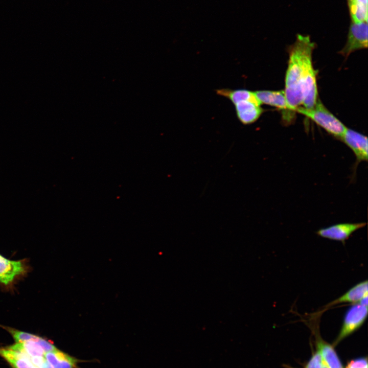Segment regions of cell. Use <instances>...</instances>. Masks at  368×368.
I'll return each mask as SVG.
<instances>
[{"instance_id":"5b68a950","label":"cell","mask_w":368,"mask_h":368,"mask_svg":"<svg viewBox=\"0 0 368 368\" xmlns=\"http://www.w3.org/2000/svg\"><path fill=\"white\" fill-rule=\"evenodd\" d=\"M367 22L351 21L347 42L340 53L344 57L358 50L367 48Z\"/></svg>"},{"instance_id":"ac0fdd59","label":"cell","mask_w":368,"mask_h":368,"mask_svg":"<svg viewBox=\"0 0 368 368\" xmlns=\"http://www.w3.org/2000/svg\"><path fill=\"white\" fill-rule=\"evenodd\" d=\"M346 368H367V358L361 357L352 360L349 362Z\"/></svg>"},{"instance_id":"3957f363","label":"cell","mask_w":368,"mask_h":368,"mask_svg":"<svg viewBox=\"0 0 368 368\" xmlns=\"http://www.w3.org/2000/svg\"><path fill=\"white\" fill-rule=\"evenodd\" d=\"M367 315V306L354 304L346 311L340 332L333 345L335 346L357 330L363 324Z\"/></svg>"},{"instance_id":"5bb4252c","label":"cell","mask_w":368,"mask_h":368,"mask_svg":"<svg viewBox=\"0 0 368 368\" xmlns=\"http://www.w3.org/2000/svg\"><path fill=\"white\" fill-rule=\"evenodd\" d=\"M0 356L7 360L12 368H39L26 359L21 353L8 348H0Z\"/></svg>"},{"instance_id":"9a60e30c","label":"cell","mask_w":368,"mask_h":368,"mask_svg":"<svg viewBox=\"0 0 368 368\" xmlns=\"http://www.w3.org/2000/svg\"><path fill=\"white\" fill-rule=\"evenodd\" d=\"M217 95L228 99L234 104L242 100H258L254 92L246 89L222 88L216 90Z\"/></svg>"},{"instance_id":"9c48e42d","label":"cell","mask_w":368,"mask_h":368,"mask_svg":"<svg viewBox=\"0 0 368 368\" xmlns=\"http://www.w3.org/2000/svg\"><path fill=\"white\" fill-rule=\"evenodd\" d=\"M234 105L238 119L244 125L254 123L263 112L258 100H242Z\"/></svg>"},{"instance_id":"7a4b0ae2","label":"cell","mask_w":368,"mask_h":368,"mask_svg":"<svg viewBox=\"0 0 368 368\" xmlns=\"http://www.w3.org/2000/svg\"><path fill=\"white\" fill-rule=\"evenodd\" d=\"M295 111L310 119L328 133L339 140L347 128L327 109L318 99L313 108L306 109L300 106Z\"/></svg>"},{"instance_id":"6da1fadb","label":"cell","mask_w":368,"mask_h":368,"mask_svg":"<svg viewBox=\"0 0 368 368\" xmlns=\"http://www.w3.org/2000/svg\"><path fill=\"white\" fill-rule=\"evenodd\" d=\"M315 46L308 35L297 34L289 49V60L285 77V95L289 110L296 112L302 105L303 85L308 61Z\"/></svg>"},{"instance_id":"8fae6325","label":"cell","mask_w":368,"mask_h":368,"mask_svg":"<svg viewBox=\"0 0 368 368\" xmlns=\"http://www.w3.org/2000/svg\"><path fill=\"white\" fill-rule=\"evenodd\" d=\"M316 346L317 351L320 354L323 362L329 368H343L342 363L332 345L323 340L318 336L316 340Z\"/></svg>"},{"instance_id":"d6986e66","label":"cell","mask_w":368,"mask_h":368,"mask_svg":"<svg viewBox=\"0 0 368 368\" xmlns=\"http://www.w3.org/2000/svg\"><path fill=\"white\" fill-rule=\"evenodd\" d=\"M348 6L357 4H363L367 6V0H347Z\"/></svg>"},{"instance_id":"52a82bcc","label":"cell","mask_w":368,"mask_h":368,"mask_svg":"<svg viewBox=\"0 0 368 368\" xmlns=\"http://www.w3.org/2000/svg\"><path fill=\"white\" fill-rule=\"evenodd\" d=\"M366 225L365 222L338 223L318 229L316 234L324 238L344 242L354 232Z\"/></svg>"},{"instance_id":"2e32d148","label":"cell","mask_w":368,"mask_h":368,"mask_svg":"<svg viewBox=\"0 0 368 368\" xmlns=\"http://www.w3.org/2000/svg\"><path fill=\"white\" fill-rule=\"evenodd\" d=\"M0 327L7 331L12 336L16 342L28 340H37L39 336L30 333L21 331L10 327L0 325Z\"/></svg>"},{"instance_id":"277c9868","label":"cell","mask_w":368,"mask_h":368,"mask_svg":"<svg viewBox=\"0 0 368 368\" xmlns=\"http://www.w3.org/2000/svg\"><path fill=\"white\" fill-rule=\"evenodd\" d=\"M26 259L12 260L0 254V284L11 287L16 282L29 272Z\"/></svg>"},{"instance_id":"7c38bea8","label":"cell","mask_w":368,"mask_h":368,"mask_svg":"<svg viewBox=\"0 0 368 368\" xmlns=\"http://www.w3.org/2000/svg\"><path fill=\"white\" fill-rule=\"evenodd\" d=\"M44 357L53 368H77L79 361L58 349L45 353Z\"/></svg>"},{"instance_id":"4fadbf2b","label":"cell","mask_w":368,"mask_h":368,"mask_svg":"<svg viewBox=\"0 0 368 368\" xmlns=\"http://www.w3.org/2000/svg\"><path fill=\"white\" fill-rule=\"evenodd\" d=\"M39 339L37 340H31L16 342L15 344L7 348L32 357H44L45 352L38 342Z\"/></svg>"},{"instance_id":"ffe728a7","label":"cell","mask_w":368,"mask_h":368,"mask_svg":"<svg viewBox=\"0 0 368 368\" xmlns=\"http://www.w3.org/2000/svg\"><path fill=\"white\" fill-rule=\"evenodd\" d=\"M322 368H329L326 364H325V363L323 362V365Z\"/></svg>"},{"instance_id":"e0dca14e","label":"cell","mask_w":368,"mask_h":368,"mask_svg":"<svg viewBox=\"0 0 368 368\" xmlns=\"http://www.w3.org/2000/svg\"><path fill=\"white\" fill-rule=\"evenodd\" d=\"M323 360L318 351L314 353L305 365V368H322Z\"/></svg>"},{"instance_id":"30bf717a","label":"cell","mask_w":368,"mask_h":368,"mask_svg":"<svg viewBox=\"0 0 368 368\" xmlns=\"http://www.w3.org/2000/svg\"><path fill=\"white\" fill-rule=\"evenodd\" d=\"M367 281L360 282L348 290L337 299L329 303L327 307L342 303H358L360 300L367 296Z\"/></svg>"},{"instance_id":"ba28073f","label":"cell","mask_w":368,"mask_h":368,"mask_svg":"<svg viewBox=\"0 0 368 368\" xmlns=\"http://www.w3.org/2000/svg\"><path fill=\"white\" fill-rule=\"evenodd\" d=\"M254 93L261 104L269 105L281 110L284 118H287L286 124L291 123L292 112L289 109L284 90H258Z\"/></svg>"},{"instance_id":"8992f818","label":"cell","mask_w":368,"mask_h":368,"mask_svg":"<svg viewBox=\"0 0 368 368\" xmlns=\"http://www.w3.org/2000/svg\"><path fill=\"white\" fill-rule=\"evenodd\" d=\"M353 151L356 157L354 171L358 164L363 161H367V137L354 130L347 128L341 139Z\"/></svg>"}]
</instances>
